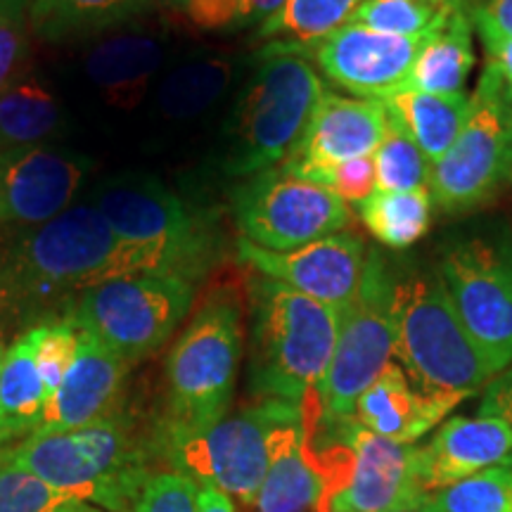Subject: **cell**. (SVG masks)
<instances>
[{
	"instance_id": "obj_1",
	"label": "cell",
	"mask_w": 512,
	"mask_h": 512,
	"mask_svg": "<svg viewBox=\"0 0 512 512\" xmlns=\"http://www.w3.org/2000/svg\"><path fill=\"white\" fill-rule=\"evenodd\" d=\"M143 271H157L150 256L121 242L93 204H76L0 238V311L24 323L72 318L86 290Z\"/></svg>"
},
{
	"instance_id": "obj_2",
	"label": "cell",
	"mask_w": 512,
	"mask_h": 512,
	"mask_svg": "<svg viewBox=\"0 0 512 512\" xmlns=\"http://www.w3.org/2000/svg\"><path fill=\"white\" fill-rule=\"evenodd\" d=\"M247 306L249 392L302 406L328 373L342 311L259 273L249 278Z\"/></svg>"
},
{
	"instance_id": "obj_3",
	"label": "cell",
	"mask_w": 512,
	"mask_h": 512,
	"mask_svg": "<svg viewBox=\"0 0 512 512\" xmlns=\"http://www.w3.org/2000/svg\"><path fill=\"white\" fill-rule=\"evenodd\" d=\"M325 91L309 55L266 43L223 128V174L247 178L283 164Z\"/></svg>"
},
{
	"instance_id": "obj_4",
	"label": "cell",
	"mask_w": 512,
	"mask_h": 512,
	"mask_svg": "<svg viewBox=\"0 0 512 512\" xmlns=\"http://www.w3.org/2000/svg\"><path fill=\"white\" fill-rule=\"evenodd\" d=\"M394 358L430 399L465 401L494 377L460 325L439 268H394Z\"/></svg>"
},
{
	"instance_id": "obj_5",
	"label": "cell",
	"mask_w": 512,
	"mask_h": 512,
	"mask_svg": "<svg viewBox=\"0 0 512 512\" xmlns=\"http://www.w3.org/2000/svg\"><path fill=\"white\" fill-rule=\"evenodd\" d=\"M242 299L235 287L209 294L166 358L164 441L195 437L226 418L242 361Z\"/></svg>"
},
{
	"instance_id": "obj_6",
	"label": "cell",
	"mask_w": 512,
	"mask_h": 512,
	"mask_svg": "<svg viewBox=\"0 0 512 512\" xmlns=\"http://www.w3.org/2000/svg\"><path fill=\"white\" fill-rule=\"evenodd\" d=\"M8 458L64 496L112 512H133L140 489L152 477L124 415L79 430H36Z\"/></svg>"
},
{
	"instance_id": "obj_7",
	"label": "cell",
	"mask_w": 512,
	"mask_h": 512,
	"mask_svg": "<svg viewBox=\"0 0 512 512\" xmlns=\"http://www.w3.org/2000/svg\"><path fill=\"white\" fill-rule=\"evenodd\" d=\"M93 207L121 242L140 249L157 271L195 283L214 264V221L150 174H119L95 190Z\"/></svg>"
},
{
	"instance_id": "obj_8",
	"label": "cell",
	"mask_w": 512,
	"mask_h": 512,
	"mask_svg": "<svg viewBox=\"0 0 512 512\" xmlns=\"http://www.w3.org/2000/svg\"><path fill=\"white\" fill-rule=\"evenodd\" d=\"M304 425L302 406L256 399L195 437L164 441L171 463L197 486H211L245 512L283 441Z\"/></svg>"
},
{
	"instance_id": "obj_9",
	"label": "cell",
	"mask_w": 512,
	"mask_h": 512,
	"mask_svg": "<svg viewBox=\"0 0 512 512\" xmlns=\"http://www.w3.org/2000/svg\"><path fill=\"white\" fill-rule=\"evenodd\" d=\"M394 358V266L368 249L361 287L339 316L335 351L318 389L320 427L354 420L356 401Z\"/></svg>"
},
{
	"instance_id": "obj_10",
	"label": "cell",
	"mask_w": 512,
	"mask_h": 512,
	"mask_svg": "<svg viewBox=\"0 0 512 512\" xmlns=\"http://www.w3.org/2000/svg\"><path fill=\"white\" fill-rule=\"evenodd\" d=\"M192 302L195 283L183 275L128 273L83 292L72 323L131 363L155 354L188 316Z\"/></svg>"
},
{
	"instance_id": "obj_11",
	"label": "cell",
	"mask_w": 512,
	"mask_h": 512,
	"mask_svg": "<svg viewBox=\"0 0 512 512\" xmlns=\"http://www.w3.org/2000/svg\"><path fill=\"white\" fill-rule=\"evenodd\" d=\"M505 183H512V105L501 76L486 64L463 131L432 164L430 195L446 214H463L489 202Z\"/></svg>"
},
{
	"instance_id": "obj_12",
	"label": "cell",
	"mask_w": 512,
	"mask_h": 512,
	"mask_svg": "<svg viewBox=\"0 0 512 512\" xmlns=\"http://www.w3.org/2000/svg\"><path fill=\"white\" fill-rule=\"evenodd\" d=\"M437 268L489 373H503L512 366V240L496 233L456 238Z\"/></svg>"
},
{
	"instance_id": "obj_13",
	"label": "cell",
	"mask_w": 512,
	"mask_h": 512,
	"mask_svg": "<svg viewBox=\"0 0 512 512\" xmlns=\"http://www.w3.org/2000/svg\"><path fill=\"white\" fill-rule=\"evenodd\" d=\"M230 211L238 240L268 252H290L349 230L354 223L349 204L283 166L242 178L230 195Z\"/></svg>"
},
{
	"instance_id": "obj_14",
	"label": "cell",
	"mask_w": 512,
	"mask_h": 512,
	"mask_svg": "<svg viewBox=\"0 0 512 512\" xmlns=\"http://www.w3.org/2000/svg\"><path fill=\"white\" fill-rule=\"evenodd\" d=\"M304 418L275 453L245 512H332V501L354 477V451L337 427Z\"/></svg>"
},
{
	"instance_id": "obj_15",
	"label": "cell",
	"mask_w": 512,
	"mask_h": 512,
	"mask_svg": "<svg viewBox=\"0 0 512 512\" xmlns=\"http://www.w3.org/2000/svg\"><path fill=\"white\" fill-rule=\"evenodd\" d=\"M366 256V240L354 228L290 252H268L238 240V259L252 268V273L278 280L290 290L339 311L347 309L361 287Z\"/></svg>"
},
{
	"instance_id": "obj_16",
	"label": "cell",
	"mask_w": 512,
	"mask_h": 512,
	"mask_svg": "<svg viewBox=\"0 0 512 512\" xmlns=\"http://www.w3.org/2000/svg\"><path fill=\"white\" fill-rule=\"evenodd\" d=\"M91 159L53 145L0 152V226L34 228L72 207Z\"/></svg>"
},
{
	"instance_id": "obj_17",
	"label": "cell",
	"mask_w": 512,
	"mask_h": 512,
	"mask_svg": "<svg viewBox=\"0 0 512 512\" xmlns=\"http://www.w3.org/2000/svg\"><path fill=\"white\" fill-rule=\"evenodd\" d=\"M434 34L389 36L347 22L313 48L311 60L354 98L382 100L406 83L415 57Z\"/></svg>"
},
{
	"instance_id": "obj_18",
	"label": "cell",
	"mask_w": 512,
	"mask_h": 512,
	"mask_svg": "<svg viewBox=\"0 0 512 512\" xmlns=\"http://www.w3.org/2000/svg\"><path fill=\"white\" fill-rule=\"evenodd\" d=\"M389 128V114L380 100H363L354 95L325 91L306 124L302 138L283 169L292 176L318 183L332 166L373 155Z\"/></svg>"
},
{
	"instance_id": "obj_19",
	"label": "cell",
	"mask_w": 512,
	"mask_h": 512,
	"mask_svg": "<svg viewBox=\"0 0 512 512\" xmlns=\"http://www.w3.org/2000/svg\"><path fill=\"white\" fill-rule=\"evenodd\" d=\"M337 430L354 451V477L332 501V512H406L420 510L425 491L420 486L415 444H396L363 430L356 420Z\"/></svg>"
},
{
	"instance_id": "obj_20",
	"label": "cell",
	"mask_w": 512,
	"mask_h": 512,
	"mask_svg": "<svg viewBox=\"0 0 512 512\" xmlns=\"http://www.w3.org/2000/svg\"><path fill=\"white\" fill-rule=\"evenodd\" d=\"M418 465L425 496L491 467L512 470V430L491 415H456L446 420L425 446H420Z\"/></svg>"
},
{
	"instance_id": "obj_21",
	"label": "cell",
	"mask_w": 512,
	"mask_h": 512,
	"mask_svg": "<svg viewBox=\"0 0 512 512\" xmlns=\"http://www.w3.org/2000/svg\"><path fill=\"white\" fill-rule=\"evenodd\" d=\"M128 361L79 330V347L67 375L48 401L43 432H64L88 427L110 418L124 387Z\"/></svg>"
},
{
	"instance_id": "obj_22",
	"label": "cell",
	"mask_w": 512,
	"mask_h": 512,
	"mask_svg": "<svg viewBox=\"0 0 512 512\" xmlns=\"http://www.w3.org/2000/svg\"><path fill=\"white\" fill-rule=\"evenodd\" d=\"M458 403L463 401L430 399L418 394L399 363L392 361L356 401L354 420L363 430L382 439L415 444L432 427H437Z\"/></svg>"
},
{
	"instance_id": "obj_23",
	"label": "cell",
	"mask_w": 512,
	"mask_h": 512,
	"mask_svg": "<svg viewBox=\"0 0 512 512\" xmlns=\"http://www.w3.org/2000/svg\"><path fill=\"white\" fill-rule=\"evenodd\" d=\"M166 57L155 36L121 34L102 41L86 55V74L114 107H136L150 91Z\"/></svg>"
},
{
	"instance_id": "obj_24",
	"label": "cell",
	"mask_w": 512,
	"mask_h": 512,
	"mask_svg": "<svg viewBox=\"0 0 512 512\" xmlns=\"http://www.w3.org/2000/svg\"><path fill=\"white\" fill-rule=\"evenodd\" d=\"M389 121L406 133L430 164L451 150L470 114V95H434L399 88L380 100Z\"/></svg>"
},
{
	"instance_id": "obj_25",
	"label": "cell",
	"mask_w": 512,
	"mask_h": 512,
	"mask_svg": "<svg viewBox=\"0 0 512 512\" xmlns=\"http://www.w3.org/2000/svg\"><path fill=\"white\" fill-rule=\"evenodd\" d=\"M233 57L200 53L174 64L157 83V112L169 121H190L207 114L233 86Z\"/></svg>"
},
{
	"instance_id": "obj_26",
	"label": "cell",
	"mask_w": 512,
	"mask_h": 512,
	"mask_svg": "<svg viewBox=\"0 0 512 512\" xmlns=\"http://www.w3.org/2000/svg\"><path fill=\"white\" fill-rule=\"evenodd\" d=\"M470 17L458 8L415 57L408 79L401 88L411 91L456 95L465 93L467 79L475 69V41Z\"/></svg>"
},
{
	"instance_id": "obj_27",
	"label": "cell",
	"mask_w": 512,
	"mask_h": 512,
	"mask_svg": "<svg viewBox=\"0 0 512 512\" xmlns=\"http://www.w3.org/2000/svg\"><path fill=\"white\" fill-rule=\"evenodd\" d=\"M46 406V387L36 366V328H31L0 361V439L34 434L43 425Z\"/></svg>"
},
{
	"instance_id": "obj_28",
	"label": "cell",
	"mask_w": 512,
	"mask_h": 512,
	"mask_svg": "<svg viewBox=\"0 0 512 512\" xmlns=\"http://www.w3.org/2000/svg\"><path fill=\"white\" fill-rule=\"evenodd\" d=\"M60 124V100L41 76L22 72L0 93V152L43 145Z\"/></svg>"
},
{
	"instance_id": "obj_29",
	"label": "cell",
	"mask_w": 512,
	"mask_h": 512,
	"mask_svg": "<svg viewBox=\"0 0 512 512\" xmlns=\"http://www.w3.org/2000/svg\"><path fill=\"white\" fill-rule=\"evenodd\" d=\"M150 0H31L29 27L48 41L119 27L143 12Z\"/></svg>"
},
{
	"instance_id": "obj_30",
	"label": "cell",
	"mask_w": 512,
	"mask_h": 512,
	"mask_svg": "<svg viewBox=\"0 0 512 512\" xmlns=\"http://www.w3.org/2000/svg\"><path fill=\"white\" fill-rule=\"evenodd\" d=\"M363 0H287L285 8L256 29L259 41L309 55L332 31L347 24Z\"/></svg>"
},
{
	"instance_id": "obj_31",
	"label": "cell",
	"mask_w": 512,
	"mask_h": 512,
	"mask_svg": "<svg viewBox=\"0 0 512 512\" xmlns=\"http://www.w3.org/2000/svg\"><path fill=\"white\" fill-rule=\"evenodd\" d=\"M430 188L411 192L375 190L366 202L358 204L361 223L380 245L396 249L413 247L432 226Z\"/></svg>"
},
{
	"instance_id": "obj_32",
	"label": "cell",
	"mask_w": 512,
	"mask_h": 512,
	"mask_svg": "<svg viewBox=\"0 0 512 512\" xmlns=\"http://www.w3.org/2000/svg\"><path fill=\"white\" fill-rule=\"evenodd\" d=\"M458 8L460 0H363L349 24L389 36H427L439 31Z\"/></svg>"
},
{
	"instance_id": "obj_33",
	"label": "cell",
	"mask_w": 512,
	"mask_h": 512,
	"mask_svg": "<svg viewBox=\"0 0 512 512\" xmlns=\"http://www.w3.org/2000/svg\"><path fill=\"white\" fill-rule=\"evenodd\" d=\"M420 512H512V470L491 467L422 498Z\"/></svg>"
},
{
	"instance_id": "obj_34",
	"label": "cell",
	"mask_w": 512,
	"mask_h": 512,
	"mask_svg": "<svg viewBox=\"0 0 512 512\" xmlns=\"http://www.w3.org/2000/svg\"><path fill=\"white\" fill-rule=\"evenodd\" d=\"M375 190L411 192L430 188L432 164L406 133L389 121L382 143L373 152Z\"/></svg>"
},
{
	"instance_id": "obj_35",
	"label": "cell",
	"mask_w": 512,
	"mask_h": 512,
	"mask_svg": "<svg viewBox=\"0 0 512 512\" xmlns=\"http://www.w3.org/2000/svg\"><path fill=\"white\" fill-rule=\"evenodd\" d=\"M36 328V366L41 373L43 387H46L48 401L53 399L57 389L72 366L76 347H79V330L72 318L53 320V323L34 325Z\"/></svg>"
},
{
	"instance_id": "obj_36",
	"label": "cell",
	"mask_w": 512,
	"mask_h": 512,
	"mask_svg": "<svg viewBox=\"0 0 512 512\" xmlns=\"http://www.w3.org/2000/svg\"><path fill=\"white\" fill-rule=\"evenodd\" d=\"M67 501L72 498L15 465L10 458L0 465V512H55Z\"/></svg>"
},
{
	"instance_id": "obj_37",
	"label": "cell",
	"mask_w": 512,
	"mask_h": 512,
	"mask_svg": "<svg viewBox=\"0 0 512 512\" xmlns=\"http://www.w3.org/2000/svg\"><path fill=\"white\" fill-rule=\"evenodd\" d=\"M133 512H197V484L181 472H159L140 489Z\"/></svg>"
},
{
	"instance_id": "obj_38",
	"label": "cell",
	"mask_w": 512,
	"mask_h": 512,
	"mask_svg": "<svg viewBox=\"0 0 512 512\" xmlns=\"http://www.w3.org/2000/svg\"><path fill=\"white\" fill-rule=\"evenodd\" d=\"M318 185L328 188L344 204H361L375 192V164L373 155H363L356 159L332 166L320 176Z\"/></svg>"
},
{
	"instance_id": "obj_39",
	"label": "cell",
	"mask_w": 512,
	"mask_h": 512,
	"mask_svg": "<svg viewBox=\"0 0 512 512\" xmlns=\"http://www.w3.org/2000/svg\"><path fill=\"white\" fill-rule=\"evenodd\" d=\"M27 50L29 43L24 19L0 17V93L15 76L24 72L22 64Z\"/></svg>"
},
{
	"instance_id": "obj_40",
	"label": "cell",
	"mask_w": 512,
	"mask_h": 512,
	"mask_svg": "<svg viewBox=\"0 0 512 512\" xmlns=\"http://www.w3.org/2000/svg\"><path fill=\"white\" fill-rule=\"evenodd\" d=\"M479 36H512V0H463Z\"/></svg>"
},
{
	"instance_id": "obj_41",
	"label": "cell",
	"mask_w": 512,
	"mask_h": 512,
	"mask_svg": "<svg viewBox=\"0 0 512 512\" xmlns=\"http://www.w3.org/2000/svg\"><path fill=\"white\" fill-rule=\"evenodd\" d=\"M477 415H491V418L503 420L512 430V366L491 377V382L484 387Z\"/></svg>"
},
{
	"instance_id": "obj_42",
	"label": "cell",
	"mask_w": 512,
	"mask_h": 512,
	"mask_svg": "<svg viewBox=\"0 0 512 512\" xmlns=\"http://www.w3.org/2000/svg\"><path fill=\"white\" fill-rule=\"evenodd\" d=\"M486 50V64L501 76L505 93L512 102V36H479Z\"/></svg>"
},
{
	"instance_id": "obj_43",
	"label": "cell",
	"mask_w": 512,
	"mask_h": 512,
	"mask_svg": "<svg viewBox=\"0 0 512 512\" xmlns=\"http://www.w3.org/2000/svg\"><path fill=\"white\" fill-rule=\"evenodd\" d=\"M287 0H238V29L261 27L285 8Z\"/></svg>"
},
{
	"instance_id": "obj_44",
	"label": "cell",
	"mask_w": 512,
	"mask_h": 512,
	"mask_svg": "<svg viewBox=\"0 0 512 512\" xmlns=\"http://www.w3.org/2000/svg\"><path fill=\"white\" fill-rule=\"evenodd\" d=\"M197 512H238L228 496L211 486H197Z\"/></svg>"
},
{
	"instance_id": "obj_45",
	"label": "cell",
	"mask_w": 512,
	"mask_h": 512,
	"mask_svg": "<svg viewBox=\"0 0 512 512\" xmlns=\"http://www.w3.org/2000/svg\"><path fill=\"white\" fill-rule=\"evenodd\" d=\"M31 8V0H0V17L24 19Z\"/></svg>"
},
{
	"instance_id": "obj_46",
	"label": "cell",
	"mask_w": 512,
	"mask_h": 512,
	"mask_svg": "<svg viewBox=\"0 0 512 512\" xmlns=\"http://www.w3.org/2000/svg\"><path fill=\"white\" fill-rule=\"evenodd\" d=\"M55 512H107V510H102V508H98V505H93V503L79 501V498H72V501L62 503Z\"/></svg>"
},
{
	"instance_id": "obj_47",
	"label": "cell",
	"mask_w": 512,
	"mask_h": 512,
	"mask_svg": "<svg viewBox=\"0 0 512 512\" xmlns=\"http://www.w3.org/2000/svg\"><path fill=\"white\" fill-rule=\"evenodd\" d=\"M164 3H169V5H176V8H181L183 3H188V0H164Z\"/></svg>"
},
{
	"instance_id": "obj_48",
	"label": "cell",
	"mask_w": 512,
	"mask_h": 512,
	"mask_svg": "<svg viewBox=\"0 0 512 512\" xmlns=\"http://www.w3.org/2000/svg\"><path fill=\"white\" fill-rule=\"evenodd\" d=\"M0 361H3V351H0Z\"/></svg>"
},
{
	"instance_id": "obj_49",
	"label": "cell",
	"mask_w": 512,
	"mask_h": 512,
	"mask_svg": "<svg viewBox=\"0 0 512 512\" xmlns=\"http://www.w3.org/2000/svg\"><path fill=\"white\" fill-rule=\"evenodd\" d=\"M406 512H420V510H406Z\"/></svg>"
},
{
	"instance_id": "obj_50",
	"label": "cell",
	"mask_w": 512,
	"mask_h": 512,
	"mask_svg": "<svg viewBox=\"0 0 512 512\" xmlns=\"http://www.w3.org/2000/svg\"><path fill=\"white\" fill-rule=\"evenodd\" d=\"M460 3H463V0H460Z\"/></svg>"
},
{
	"instance_id": "obj_51",
	"label": "cell",
	"mask_w": 512,
	"mask_h": 512,
	"mask_svg": "<svg viewBox=\"0 0 512 512\" xmlns=\"http://www.w3.org/2000/svg\"><path fill=\"white\" fill-rule=\"evenodd\" d=\"M510 105H512V102H510Z\"/></svg>"
}]
</instances>
